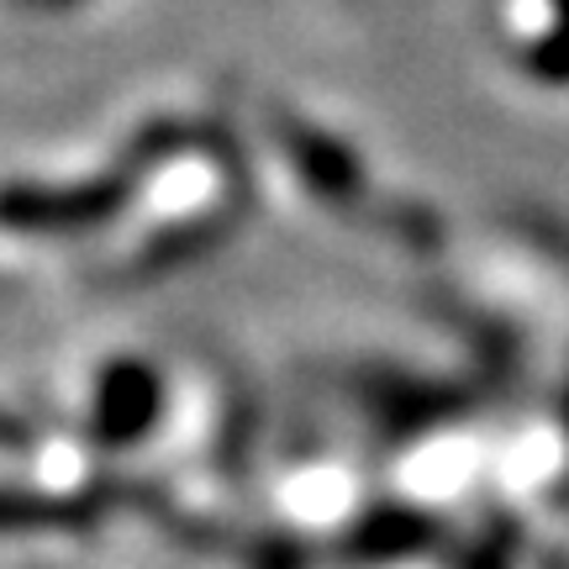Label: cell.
I'll return each instance as SVG.
<instances>
[{"label":"cell","instance_id":"obj_1","mask_svg":"<svg viewBox=\"0 0 569 569\" xmlns=\"http://www.w3.org/2000/svg\"><path fill=\"white\" fill-rule=\"evenodd\" d=\"M153 411V375L122 365L96 380V407H90V427L101 438H132Z\"/></svg>","mask_w":569,"mask_h":569}]
</instances>
